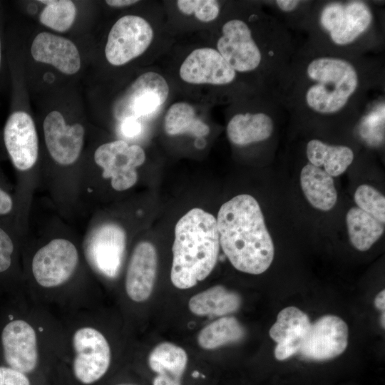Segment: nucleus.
Here are the masks:
<instances>
[{
    "mask_svg": "<svg viewBox=\"0 0 385 385\" xmlns=\"http://www.w3.org/2000/svg\"><path fill=\"white\" fill-rule=\"evenodd\" d=\"M216 222L220 245L236 270L260 274L270 267L274 244L254 197L247 194L233 197L221 205Z\"/></svg>",
    "mask_w": 385,
    "mask_h": 385,
    "instance_id": "nucleus-10",
    "label": "nucleus"
},
{
    "mask_svg": "<svg viewBox=\"0 0 385 385\" xmlns=\"http://www.w3.org/2000/svg\"><path fill=\"white\" fill-rule=\"evenodd\" d=\"M178 9L186 15L193 14L202 22L212 21L220 14V5L215 0H178Z\"/></svg>",
    "mask_w": 385,
    "mask_h": 385,
    "instance_id": "nucleus-32",
    "label": "nucleus"
},
{
    "mask_svg": "<svg viewBox=\"0 0 385 385\" xmlns=\"http://www.w3.org/2000/svg\"><path fill=\"white\" fill-rule=\"evenodd\" d=\"M108 385H139V384L130 381H118Z\"/></svg>",
    "mask_w": 385,
    "mask_h": 385,
    "instance_id": "nucleus-39",
    "label": "nucleus"
},
{
    "mask_svg": "<svg viewBox=\"0 0 385 385\" xmlns=\"http://www.w3.org/2000/svg\"><path fill=\"white\" fill-rule=\"evenodd\" d=\"M374 304L376 308L384 312L385 309V291L379 292L374 299Z\"/></svg>",
    "mask_w": 385,
    "mask_h": 385,
    "instance_id": "nucleus-38",
    "label": "nucleus"
},
{
    "mask_svg": "<svg viewBox=\"0 0 385 385\" xmlns=\"http://www.w3.org/2000/svg\"><path fill=\"white\" fill-rule=\"evenodd\" d=\"M300 184L304 196L314 208L329 211L336 205L337 192L334 180L323 169L308 163L301 170Z\"/></svg>",
    "mask_w": 385,
    "mask_h": 385,
    "instance_id": "nucleus-24",
    "label": "nucleus"
},
{
    "mask_svg": "<svg viewBox=\"0 0 385 385\" xmlns=\"http://www.w3.org/2000/svg\"><path fill=\"white\" fill-rule=\"evenodd\" d=\"M179 74L188 83L214 86L233 83L237 78V72L212 48L192 51L181 64Z\"/></svg>",
    "mask_w": 385,
    "mask_h": 385,
    "instance_id": "nucleus-19",
    "label": "nucleus"
},
{
    "mask_svg": "<svg viewBox=\"0 0 385 385\" xmlns=\"http://www.w3.org/2000/svg\"><path fill=\"white\" fill-rule=\"evenodd\" d=\"M143 148L117 139L97 141L93 130L81 164L78 207L90 215L108 199V193L130 190L138 180V168L145 160Z\"/></svg>",
    "mask_w": 385,
    "mask_h": 385,
    "instance_id": "nucleus-9",
    "label": "nucleus"
},
{
    "mask_svg": "<svg viewBox=\"0 0 385 385\" xmlns=\"http://www.w3.org/2000/svg\"><path fill=\"white\" fill-rule=\"evenodd\" d=\"M310 326L308 315L299 308L282 309L269 331L270 337L277 344L275 358L283 361L299 352Z\"/></svg>",
    "mask_w": 385,
    "mask_h": 385,
    "instance_id": "nucleus-20",
    "label": "nucleus"
},
{
    "mask_svg": "<svg viewBox=\"0 0 385 385\" xmlns=\"http://www.w3.org/2000/svg\"><path fill=\"white\" fill-rule=\"evenodd\" d=\"M346 222L351 245L361 252L370 249L384 231V223L358 207L348 211Z\"/></svg>",
    "mask_w": 385,
    "mask_h": 385,
    "instance_id": "nucleus-27",
    "label": "nucleus"
},
{
    "mask_svg": "<svg viewBox=\"0 0 385 385\" xmlns=\"http://www.w3.org/2000/svg\"><path fill=\"white\" fill-rule=\"evenodd\" d=\"M174 235L170 280L178 289H190L207 278L217 263L220 245L216 219L192 208L177 222Z\"/></svg>",
    "mask_w": 385,
    "mask_h": 385,
    "instance_id": "nucleus-11",
    "label": "nucleus"
},
{
    "mask_svg": "<svg viewBox=\"0 0 385 385\" xmlns=\"http://www.w3.org/2000/svg\"><path fill=\"white\" fill-rule=\"evenodd\" d=\"M129 231L120 218L99 208L91 214L81 235L86 262L98 284L118 282L128 257Z\"/></svg>",
    "mask_w": 385,
    "mask_h": 385,
    "instance_id": "nucleus-13",
    "label": "nucleus"
},
{
    "mask_svg": "<svg viewBox=\"0 0 385 385\" xmlns=\"http://www.w3.org/2000/svg\"><path fill=\"white\" fill-rule=\"evenodd\" d=\"M157 267L158 255L154 245L145 240L138 242L127 257L121 274L123 293L130 302L140 304L150 298Z\"/></svg>",
    "mask_w": 385,
    "mask_h": 385,
    "instance_id": "nucleus-16",
    "label": "nucleus"
},
{
    "mask_svg": "<svg viewBox=\"0 0 385 385\" xmlns=\"http://www.w3.org/2000/svg\"><path fill=\"white\" fill-rule=\"evenodd\" d=\"M348 337V327L342 319L324 315L311 324L299 352L308 359H331L345 351Z\"/></svg>",
    "mask_w": 385,
    "mask_h": 385,
    "instance_id": "nucleus-17",
    "label": "nucleus"
},
{
    "mask_svg": "<svg viewBox=\"0 0 385 385\" xmlns=\"http://www.w3.org/2000/svg\"><path fill=\"white\" fill-rule=\"evenodd\" d=\"M25 232L17 223L0 220V298L24 294L21 255Z\"/></svg>",
    "mask_w": 385,
    "mask_h": 385,
    "instance_id": "nucleus-18",
    "label": "nucleus"
},
{
    "mask_svg": "<svg viewBox=\"0 0 385 385\" xmlns=\"http://www.w3.org/2000/svg\"><path fill=\"white\" fill-rule=\"evenodd\" d=\"M245 330L234 317H222L202 328L197 335L199 346L212 350L242 340Z\"/></svg>",
    "mask_w": 385,
    "mask_h": 385,
    "instance_id": "nucleus-28",
    "label": "nucleus"
},
{
    "mask_svg": "<svg viewBox=\"0 0 385 385\" xmlns=\"http://www.w3.org/2000/svg\"><path fill=\"white\" fill-rule=\"evenodd\" d=\"M6 14L3 7V4L0 1V89L3 78L5 62H6ZM1 130H0V148H1Z\"/></svg>",
    "mask_w": 385,
    "mask_h": 385,
    "instance_id": "nucleus-35",
    "label": "nucleus"
},
{
    "mask_svg": "<svg viewBox=\"0 0 385 385\" xmlns=\"http://www.w3.org/2000/svg\"><path fill=\"white\" fill-rule=\"evenodd\" d=\"M38 96L40 187L47 193L51 209L71 222L79 215V170L94 128L76 84Z\"/></svg>",
    "mask_w": 385,
    "mask_h": 385,
    "instance_id": "nucleus-3",
    "label": "nucleus"
},
{
    "mask_svg": "<svg viewBox=\"0 0 385 385\" xmlns=\"http://www.w3.org/2000/svg\"><path fill=\"white\" fill-rule=\"evenodd\" d=\"M119 132L127 138H133L138 136L143 130V125L140 120H126L119 125Z\"/></svg>",
    "mask_w": 385,
    "mask_h": 385,
    "instance_id": "nucleus-36",
    "label": "nucleus"
},
{
    "mask_svg": "<svg viewBox=\"0 0 385 385\" xmlns=\"http://www.w3.org/2000/svg\"><path fill=\"white\" fill-rule=\"evenodd\" d=\"M139 2L137 0H106L105 3L113 8H123L134 5Z\"/></svg>",
    "mask_w": 385,
    "mask_h": 385,
    "instance_id": "nucleus-37",
    "label": "nucleus"
},
{
    "mask_svg": "<svg viewBox=\"0 0 385 385\" xmlns=\"http://www.w3.org/2000/svg\"><path fill=\"white\" fill-rule=\"evenodd\" d=\"M41 5L39 24L46 30L61 34L69 32L79 16L78 2L71 0H38Z\"/></svg>",
    "mask_w": 385,
    "mask_h": 385,
    "instance_id": "nucleus-26",
    "label": "nucleus"
},
{
    "mask_svg": "<svg viewBox=\"0 0 385 385\" xmlns=\"http://www.w3.org/2000/svg\"><path fill=\"white\" fill-rule=\"evenodd\" d=\"M241 297L222 285H215L190 297L188 308L200 317H225L236 312L241 305Z\"/></svg>",
    "mask_w": 385,
    "mask_h": 385,
    "instance_id": "nucleus-25",
    "label": "nucleus"
},
{
    "mask_svg": "<svg viewBox=\"0 0 385 385\" xmlns=\"http://www.w3.org/2000/svg\"><path fill=\"white\" fill-rule=\"evenodd\" d=\"M147 363L155 374L152 385H183L188 357L181 346L171 342L160 343L148 354Z\"/></svg>",
    "mask_w": 385,
    "mask_h": 385,
    "instance_id": "nucleus-22",
    "label": "nucleus"
},
{
    "mask_svg": "<svg viewBox=\"0 0 385 385\" xmlns=\"http://www.w3.org/2000/svg\"><path fill=\"white\" fill-rule=\"evenodd\" d=\"M381 324L384 328V312H382L381 317Z\"/></svg>",
    "mask_w": 385,
    "mask_h": 385,
    "instance_id": "nucleus-40",
    "label": "nucleus"
},
{
    "mask_svg": "<svg viewBox=\"0 0 385 385\" xmlns=\"http://www.w3.org/2000/svg\"><path fill=\"white\" fill-rule=\"evenodd\" d=\"M221 31L217 42V51L237 73L265 69L270 92L294 53L296 43H259L250 25L238 18L227 21Z\"/></svg>",
    "mask_w": 385,
    "mask_h": 385,
    "instance_id": "nucleus-12",
    "label": "nucleus"
},
{
    "mask_svg": "<svg viewBox=\"0 0 385 385\" xmlns=\"http://www.w3.org/2000/svg\"><path fill=\"white\" fill-rule=\"evenodd\" d=\"M23 290L57 314L97 306L98 282L89 270L81 235L53 210L37 220L31 212L22 246Z\"/></svg>",
    "mask_w": 385,
    "mask_h": 385,
    "instance_id": "nucleus-2",
    "label": "nucleus"
},
{
    "mask_svg": "<svg viewBox=\"0 0 385 385\" xmlns=\"http://www.w3.org/2000/svg\"><path fill=\"white\" fill-rule=\"evenodd\" d=\"M382 61L297 46L270 94L299 119L359 120L369 94L384 87Z\"/></svg>",
    "mask_w": 385,
    "mask_h": 385,
    "instance_id": "nucleus-1",
    "label": "nucleus"
},
{
    "mask_svg": "<svg viewBox=\"0 0 385 385\" xmlns=\"http://www.w3.org/2000/svg\"><path fill=\"white\" fill-rule=\"evenodd\" d=\"M0 385H50L44 380L18 371L0 360Z\"/></svg>",
    "mask_w": 385,
    "mask_h": 385,
    "instance_id": "nucleus-34",
    "label": "nucleus"
},
{
    "mask_svg": "<svg viewBox=\"0 0 385 385\" xmlns=\"http://www.w3.org/2000/svg\"><path fill=\"white\" fill-rule=\"evenodd\" d=\"M305 153L309 163L332 177L344 173L354 159V150L349 145L329 144L318 138L308 140Z\"/></svg>",
    "mask_w": 385,
    "mask_h": 385,
    "instance_id": "nucleus-23",
    "label": "nucleus"
},
{
    "mask_svg": "<svg viewBox=\"0 0 385 385\" xmlns=\"http://www.w3.org/2000/svg\"><path fill=\"white\" fill-rule=\"evenodd\" d=\"M153 30L144 18L127 14L111 27L104 44L106 61L113 66H122L141 56L150 46Z\"/></svg>",
    "mask_w": 385,
    "mask_h": 385,
    "instance_id": "nucleus-15",
    "label": "nucleus"
},
{
    "mask_svg": "<svg viewBox=\"0 0 385 385\" xmlns=\"http://www.w3.org/2000/svg\"><path fill=\"white\" fill-rule=\"evenodd\" d=\"M311 3L312 1L300 0H276L269 2L272 5V9L282 14L287 24L294 29L299 28Z\"/></svg>",
    "mask_w": 385,
    "mask_h": 385,
    "instance_id": "nucleus-33",
    "label": "nucleus"
},
{
    "mask_svg": "<svg viewBox=\"0 0 385 385\" xmlns=\"http://www.w3.org/2000/svg\"><path fill=\"white\" fill-rule=\"evenodd\" d=\"M6 38L19 58L30 93L39 96L76 84L86 55L75 41L46 29L31 34L18 19L6 25Z\"/></svg>",
    "mask_w": 385,
    "mask_h": 385,
    "instance_id": "nucleus-7",
    "label": "nucleus"
},
{
    "mask_svg": "<svg viewBox=\"0 0 385 385\" xmlns=\"http://www.w3.org/2000/svg\"><path fill=\"white\" fill-rule=\"evenodd\" d=\"M354 198L359 208L384 224L385 197L379 190L363 184L356 188Z\"/></svg>",
    "mask_w": 385,
    "mask_h": 385,
    "instance_id": "nucleus-31",
    "label": "nucleus"
},
{
    "mask_svg": "<svg viewBox=\"0 0 385 385\" xmlns=\"http://www.w3.org/2000/svg\"><path fill=\"white\" fill-rule=\"evenodd\" d=\"M169 94V86L160 74L148 71L130 82L113 98L112 118L118 125L126 120H140L156 113Z\"/></svg>",
    "mask_w": 385,
    "mask_h": 385,
    "instance_id": "nucleus-14",
    "label": "nucleus"
},
{
    "mask_svg": "<svg viewBox=\"0 0 385 385\" xmlns=\"http://www.w3.org/2000/svg\"><path fill=\"white\" fill-rule=\"evenodd\" d=\"M164 128L170 135L188 133L197 138L210 133L209 126L196 115L194 108L185 102L175 103L169 108L164 118Z\"/></svg>",
    "mask_w": 385,
    "mask_h": 385,
    "instance_id": "nucleus-29",
    "label": "nucleus"
},
{
    "mask_svg": "<svg viewBox=\"0 0 385 385\" xmlns=\"http://www.w3.org/2000/svg\"><path fill=\"white\" fill-rule=\"evenodd\" d=\"M59 317L63 325L60 385H108L115 350L98 305Z\"/></svg>",
    "mask_w": 385,
    "mask_h": 385,
    "instance_id": "nucleus-8",
    "label": "nucleus"
},
{
    "mask_svg": "<svg viewBox=\"0 0 385 385\" xmlns=\"http://www.w3.org/2000/svg\"><path fill=\"white\" fill-rule=\"evenodd\" d=\"M4 160H6V158L0 150V220L14 222L24 230L19 222V206L15 186L8 180L1 167V163Z\"/></svg>",
    "mask_w": 385,
    "mask_h": 385,
    "instance_id": "nucleus-30",
    "label": "nucleus"
},
{
    "mask_svg": "<svg viewBox=\"0 0 385 385\" xmlns=\"http://www.w3.org/2000/svg\"><path fill=\"white\" fill-rule=\"evenodd\" d=\"M377 9L361 0L312 1L298 28L307 34L302 45L348 55L376 51L384 43Z\"/></svg>",
    "mask_w": 385,
    "mask_h": 385,
    "instance_id": "nucleus-5",
    "label": "nucleus"
},
{
    "mask_svg": "<svg viewBox=\"0 0 385 385\" xmlns=\"http://www.w3.org/2000/svg\"><path fill=\"white\" fill-rule=\"evenodd\" d=\"M281 108L274 100L270 108L265 111L235 114L227 125V138L231 143L239 146L270 139L275 129L274 113Z\"/></svg>",
    "mask_w": 385,
    "mask_h": 385,
    "instance_id": "nucleus-21",
    "label": "nucleus"
},
{
    "mask_svg": "<svg viewBox=\"0 0 385 385\" xmlns=\"http://www.w3.org/2000/svg\"><path fill=\"white\" fill-rule=\"evenodd\" d=\"M63 325L58 314L24 294L0 298V360L50 385H60Z\"/></svg>",
    "mask_w": 385,
    "mask_h": 385,
    "instance_id": "nucleus-4",
    "label": "nucleus"
},
{
    "mask_svg": "<svg viewBox=\"0 0 385 385\" xmlns=\"http://www.w3.org/2000/svg\"><path fill=\"white\" fill-rule=\"evenodd\" d=\"M11 78L9 113L1 130V145L15 174L19 222L26 229L40 187L41 143L36 117L31 111L29 93L21 66L14 58L7 61Z\"/></svg>",
    "mask_w": 385,
    "mask_h": 385,
    "instance_id": "nucleus-6",
    "label": "nucleus"
}]
</instances>
